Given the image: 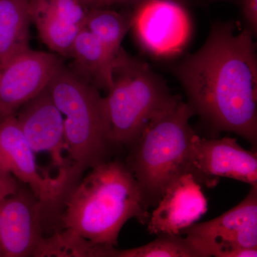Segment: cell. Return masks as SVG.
I'll return each instance as SVG.
<instances>
[{
    "instance_id": "cell-1",
    "label": "cell",
    "mask_w": 257,
    "mask_h": 257,
    "mask_svg": "<svg viewBox=\"0 0 257 257\" xmlns=\"http://www.w3.org/2000/svg\"><path fill=\"white\" fill-rule=\"evenodd\" d=\"M254 35L233 22L216 23L207 40L174 68L194 115L215 130L257 145V55Z\"/></svg>"
},
{
    "instance_id": "cell-2",
    "label": "cell",
    "mask_w": 257,
    "mask_h": 257,
    "mask_svg": "<svg viewBox=\"0 0 257 257\" xmlns=\"http://www.w3.org/2000/svg\"><path fill=\"white\" fill-rule=\"evenodd\" d=\"M62 229L96 244L117 246L124 224L136 218L146 224L149 207L124 162L107 160L90 169L64 198Z\"/></svg>"
},
{
    "instance_id": "cell-3",
    "label": "cell",
    "mask_w": 257,
    "mask_h": 257,
    "mask_svg": "<svg viewBox=\"0 0 257 257\" xmlns=\"http://www.w3.org/2000/svg\"><path fill=\"white\" fill-rule=\"evenodd\" d=\"M47 89L64 116L66 153L76 184L84 172L109 160L115 146L104 98L95 86L62 66Z\"/></svg>"
},
{
    "instance_id": "cell-4",
    "label": "cell",
    "mask_w": 257,
    "mask_h": 257,
    "mask_svg": "<svg viewBox=\"0 0 257 257\" xmlns=\"http://www.w3.org/2000/svg\"><path fill=\"white\" fill-rule=\"evenodd\" d=\"M194 113L181 97L155 116L130 147L125 163L133 172L147 207H155L166 189L186 173L195 135L189 124Z\"/></svg>"
},
{
    "instance_id": "cell-5",
    "label": "cell",
    "mask_w": 257,
    "mask_h": 257,
    "mask_svg": "<svg viewBox=\"0 0 257 257\" xmlns=\"http://www.w3.org/2000/svg\"><path fill=\"white\" fill-rule=\"evenodd\" d=\"M104 98L111 141L130 147L147 124L180 96L172 94L150 64L121 48L115 58L112 86Z\"/></svg>"
},
{
    "instance_id": "cell-6",
    "label": "cell",
    "mask_w": 257,
    "mask_h": 257,
    "mask_svg": "<svg viewBox=\"0 0 257 257\" xmlns=\"http://www.w3.org/2000/svg\"><path fill=\"white\" fill-rule=\"evenodd\" d=\"M202 257L257 256V187L239 204L211 220L181 232Z\"/></svg>"
},
{
    "instance_id": "cell-7",
    "label": "cell",
    "mask_w": 257,
    "mask_h": 257,
    "mask_svg": "<svg viewBox=\"0 0 257 257\" xmlns=\"http://www.w3.org/2000/svg\"><path fill=\"white\" fill-rule=\"evenodd\" d=\"M130 30L139 46L157 59H171L185 50L192 38V23L178 0H148L132 10Z\"/></svg>"
},
{
    "instance_id": "cell-8",
    "label": "cell",
    "mask_w": 257,
    "mask_h": 257,
    "mask_svg": "<svg viewBox=\"0 0 257 257\" xmlns=\"http://www.w3.org/2000/svg\"><path fill=\"white\" fill-rule=\"evenodd\" d=\"M0 169L28 185L49 210L63 202L74 186L69 168L55 177L42 172L15 114L0 119Z\"/></svg>"
},
{
    "instance_id": "cell-9",
    "label": "cell",
    "mask_w": 257,
    "mask_h": 257,
    "mask_svg": "<svg viewBox=\"0 0 257 257\" xmlns=\"http://www.w3.org/2000/svg\"><path fill=\"white\" fill-rule=\"evenodd\" d=\"M186 173L200 184L214 187L225 177L257 187V153L242 148L235 138L193 137Z\"/></svg>"
},
{
    "instance_id": "cell-10",
    "label": "cell",
    "mask_w": 257,
    "mask_h": 257,
    "mask_svg": "<svg viewBox=\"0 0 257 257\" xmlns=\"http://www.w3.org/2000/svg\"><path fill=\"white\" fill-rule=\"evenodd\" d=\"M47 210L28 187L0 199V257H36Z\"/></svg>"
},
{
    "instance_id": "cell-11",
    "label": "cell",
    "mask_w": 257,
    "mask_h": 257,
    "mask_svg": "<svg viewBox=\"0 0 257 257\" xmlns=\"http://www.w3.org/2000/svg\"><path fill=\"white\" fill-rule=\"evenodd\" d=\"M62 66L57 55L30 48L0 66V119L45 90Z\"/></svg>"
},
{
    "instance_id": "cell-12",
    "label": "cell",
    "mask_w": 257,
    "mask_h": 257,
    "mask_svg": "<svg viewBox=\"0 0 257 257\" xmlns=\"http://www.w3.org/2000/svg\"><path fill=\"white\" fill-rule=\"evenodd\" d=\"M16 118L35 153L46 152L58 170L70 168L66 152L64 116L47 89L18 109Z\"/></svg>"
},
{
    "instance_id": "cell-13",
    "label": "cell",
    "mask_w": 257,
    "mask_h": 257,
    "mask_svg": "<svg viewBox=\"0 0 257 257\" xmlns=\"http://www.w3.org/2000/svg\"><path fill=\"white\" fill-rule=\"evenodd\" d=\"M208 203L202 187L190 173L179 176L166 189L150 214V234H181L207 213Z\"/></svg>"
},
{
    "instance_id": "cell-14",
    "label": "cell",
    "mask_w": 257,
    "mask_h": 257,
    "mask_svg": "<svg viewBox=\"0 0 257 257\" xmlns=\"http://www.w3.org/2000/svg\"><path fill=\"white\" fill-rule=\"evenodd\" d=\"M79 76L97 89L108 91L113 84L115 58L85 28L74 40L70 52Z\"/></svg>"
},
{
    "instance_id": "cell-15",
    "label": "cell",
    "mask_w": 257,
    "mask_h": 257,
    "mask_svg": "<svg viewBox=\"0 0 257 257\" xmlns=\"http://www.w3.org/2000/svg\"><path fill=\"white\" fill-rule=\"evenodd\" d=\"M30 0H0V66L30 48Z\"/></svg>"
},
{
    "instance_id": "cell-16",
    "label": "cell",
    "mask_w": 257,
    "mask_h": 257,
    "mask_svg": "<svg viewBox=\"0 0 257 257\" xmlns=\"http://www.w3.org/2000/svg\"><path fill=\"white\" fill-rule=\"evenodd\" d=\"M133 12L118 13L108 8H89L84 28L100 42L114 58L132 25Z\"/></svg>"
},
{
    "instance_id": "cell-17",
    "label": "cell",
    "mask_w": 257,
    "mask_h": 257,
    "mask_svg": "<svg viewBox=\"0 0 257 257\" xmlns=\"http://www.w3.org/2000/svg\"><path fill=\"white\" fill-rule=\"evenodd\" d=\"M117 251L114 246L96 244L61 229L44 238L36 257H116Z\"/></svg>"
},
{
    "instance_id": "cell-18",
    "label": "cell",
    "mask_w": 257,
    "mask_h": 257,
    "mask_svg": "<svg viewBox=\"0 0 257 257\" xmlns=\"http://www.w3.org/2000/svg\"><path fill=\"white\" fill-rule=\"evenodd\" d=\"M151 242L133 248L118 249L116 257H202L181 234L162 233Z\"/></svg>"
},
{
    "instance_id": "cell-19",
    "label": "cell",
    "mask_w": 257,
    "mask_h": 257,
    "mask_svg": "<svg viewBox=\"0 0 257 257\" xmlns=\"http://www.w3.org/2000/svg\"><path fill=\"white\" fill-rule=\"evenodd\" d=\"M42 42L52 51L64 56H70L76 37L83 28L64 23L40 13H30Z\"/></svg>"
},
{
    "instance_id": "cell-20",
    "label": "cell",
    "mask_w": 257,
    "mask_h": 257,
    "mask_svg": "<svg viewBox=\"0 0 257 257\" xmlns=\"http://www.w3.org/2000/svg\"><path fill=\"white\" fill-rule=\"evenodd\" d=\"M88 10L81 0H30V13L49 15L79 28L85 26Z\"/></svg>"
},
{
    "instance_id": "cell-21",
    "label": "cell",
    "mask_w": 257,
    "mask_h": 257,
    "mask_svg": "<svg viewBox=\"0 0 257 257\" xmlns=\"http://www.w3.org/2000/svg\"><path fill=\"white\" fill-rule=\"evenodd\" d=\"M241 9L246 28L254 36L257 32V0H241Z\"/></svg>"
},
{
    "instance_id": "cell-22",
    "label": "cell",
    "mask_w": 257,
    "mask_h": 257,
    "mask_svg": "<svg viewBox=\"0 0 257 257\" xmlns=\"http://www.w3.org/2000/svg\"><path fill=\"white\" fill-rule=\"evenodd\" d=\"M19 188L18 179L11 174L0 169V199L15 194Z\"/></svg>"
},
{
    "instance_id": "cell-23",
    "label": "cell",
    "mask_w": 257,
    "mask_h": 257,
    "mask_svg": "<svg viewBox=\"0 0 257 257\" xmlns=\"http://www.w3.org/2000/svg\"><path fill=\"white\" fill-rule=\"evenodd\" d=\"M148 1V0H120L119 4H123L126 5L132 8V10L135 9L138 5L145 3V2ZM179 2H182L184 3V0H178Z\"/></svg>"
},
{
    "instance_id": "cell-24",
    "label": "cell",
    "mask_w": 257,
    "mask_h": 257,
    "mask_svg": "<svg viewBox=\"0 0 257 257\" xmlns=\"http://www.w3.org/2000/svg\"><path fill=\"white\" fill-rule=\"evenodd\" d=\"M83 4L85 5L87 8H102L101 0H81Z\"/></svg>"
},
{
    "instance_id": "cell-25",
    "label": "cell",
    "mask_w": 257,
    "mask_h": 257,
    "mask_svg": "<svg viewBox=\"0 0 257 257\" xmlns=\"http://www.w3.org/2000/svg\"><path fill=\"white\" fill-rule=\"evenodd\" d=\"M120 0H101L102 8H109L113 5L119 4Z\"/></svg>"
}]
</instances>
